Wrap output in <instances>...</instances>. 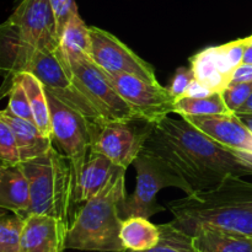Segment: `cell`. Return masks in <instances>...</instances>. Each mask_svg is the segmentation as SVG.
Listing matches in <instances>:
<instances>
[{
  "label": "cell",
  "instance_id": "obj_1",
  "mask_svg": "<svg viewBox=\"0 0 252 252\" xmlns=\"http://www.w3.org/2000/svg\"><path fill=\"white\" fill-rule=\"evenodd\" d=\"M143 149L179 175L189 194L216 189L230 177L252 176V157L219 144L182 117L154 123Z\"/></svg>",
  "mask_w": 252,
  "mask_h": 252
},
{
  "label": "cell",
  "instance_id": "obj_2",
  "mask_svg": "<svg viewBox=\"0 0 252 252\" xmlns=\"http://www.w3.org/2000/svg\"><path fill=\"white\" fill-rule=\"evenodd\" d=\"M174 224L191 235L199 226H214L252 236V182L230 177L218 187L170 202Z\"/></svg>",
  "mask_w": 252,
  "mask_h": 252
},
{
  "label": "cell",
  "instance_id": "obj_3",
  "mask_svg": "<svg viewBox=\"0 0 252 252\" xmlns=\"http://www.w3.org/2000/svg\"><path fill=\"white\" fill-rule=\"evenodd\" d=\"M126 170L118 167L98 193L84 202L74 216L66 249L80 251L123 252L121 209L126 202Z\"/></svg>",
  "mask_w": 252,
  "mask_h": 252
},
{
  "label": "cell",
  "instance_id": "obj_4",
  "mask_svg": "<svg viewBox=\"0 0 252 252\" xmlns=\"http://www.w3.org/2000/svg\"><path fill=\"white\" fill-rule=\"evenodd\" d=\"M20 167L31 186L30 214H47L71 224L78 208L73 174L65 155L52 148L42 157L20 162Z\"/></svg>",
  "mask_w": 252,
  "mask_h": 252
},
{
  "label": "cell",
  "instance_id": "obj_5",
  "mask_svg": "<svg viewBox=\"0 0 252 252\" xmlns=\"http://www.w3.org/2000/svg\"><path fill=\"white\" fill-rule=\"evenodd\" d=\"M133 164L137 171L135 189L121 209L123 220L129 217H144L149 219L154 214L164 211V207L159 206L157 202L158 193L162 189L176 187L189 194L186 182L161 160L145 149L142 150Z\"/></svg>",
  "mask_w": 252,
  "mask_h": 252
},
{
  "label": "cell",
  "instance_id": "obj_6",
  "mask_svg": "<svg viewBox=\"0 0 252 252\" xmlns=\"http://www.w3.org/2000/svg\"><path fill=\"white\" fill-rule=\"evenodd\" d=\"M65 61L79 90L100 113L102 122L140 121L134 110L116 90L107 74L90 57Z\"/></svg>",
  "mask_w": 252,
  "mask_h": 252
},
{
  "label": "cell",
  "instance_id": "obj_7",
  "mask_svg": "<svg viewBox=\"0 0 252 252\" xmlns=\"http://www.w3.org/2000/svg\"><path fill=\"white\" fill-rule=\"evenodd\" d=\"M47 95L51 107L53 139L58 142L59 147L70 164L76 204L79 180L90 152L91 122L85 116L66 106L52 94L47 93Z\"/></svg>",
  "mask_w": 252,
  "mask_h": 252
},
{
  "label": "cell",
  "instance_id": "obj_8",
  "mask_svg": "<svg viewBox=\"0 0 252 252\" xmlns=\"http://www.w3.org/2000/svg\"><path fill=\"white\" fill-rule=\"evenodd\" d=\"M1 29L26 46L42 51L59 49V34L51 0H20Z\"/></svg>",
  "mask_w": 252,
  "mask_h": 252
},
{
  "label": "cell",
  "instance_id": "obj_9",
  "mask_svg": "<svg viewBox=\"0 0 252 252\" xmlns=\"http://www.w3.org/2000/svg\"><path fill=\"white\" fill-rule=\"evenodd\" d=\"M133 122H91L90 152L100 153L116 166L128 169L142 153L153 128V123L137 127Z\"/></svg>",
  "mask_w": 252,
  "mask_h": 252
},
{
  "label": "cell",
  "instance_id": "obj_10",
  "mask_svg": "<svg viewBox=\"0 0 252 252\" xmlns=\"http://www.w3.org/2000/svg\"><path fill=\"white\" fill-rule=\"evenodd\" d=\"M108 78L140 121L154 125L170 113H175L174 100L160 83H153L132 74H113Z\"/></svg>",
  "mask_w": 252,
  "mask_h": 252
},
{
  "label": "cell",
  "instance_id": "obj_11",
  "mask_svg": "<svg viewBox=\"0 0 252 252\" xmlns=\"http://www.w3.org/2000/svg\"><path fill=\"white\" fill-rule=\"evenodd\" d=\"M90 42V58L107 75L132 74L159 83L154 68L110 32L91 26Z\"/></svg>",
  "mask_w": 252,
  "mask_h": 252
},
{
  "label": "cell",
  "instance_id": "obj_12",
  "mask_svg": "<svg viewBox=\"0 0 252 252\" xmlns=\"http://www.w3.org/2000/svg\"><path fill=\"white\" fill-rule=\"evenodd\" d=\"M182 118L228 149L252 157V130L239 116H186Z\"/></svg>",
  "mask_w": 252,
  "mask_h": 252
},
{
  "label": "cell",
  "instance_id": "obj_13",
  "mask_svg": "<svg viewBox=\"0 0 252 252\" xmlns=\"http://www.w3.org/2000/svg\"><path fill=\"white\" fill-rule=\"evenodd\" d=\"M69 226L57 217L31 213L25 218L20 252H63Z\"/></svg>",
  "mask_w": 252,
  "mask_h": 252
},
{
  "label": "cell",
  "instance_id": "obj_14",
  "mask_svg": "<svg viewBox=\"0 0 252 252\" xmlns=\"http://www.w3.org/2000/svg\"><path fill=\"white\" fill-rule=\"evenodd\" d=\"M189 62L196 80L212 93H221L230 84L234 68L224 56L220 46L203 49Z\"/></svg>",
  "mask_w": 252,
  "mask_h": 252
},
{
  "label": "cell",
  "instance_id": "obj_15",
  "mask_svg": "<svg viewBox=\"0 0 252 252\" xmlns=\"http://www.w3.org/2000/svg\"><path fill=\"white\" fill-rule=\"evenodd\" d=\"M31 186L20 164L0 166V207L26 218L31 209Z\"/></svg>",
  "mask_w": 252,
  "mask_h": 252
},
{
  "label": "cell",
  "instance_id": "obj_16",
  "mask_svg": "<svg viewBox=\"0 0 252 252\" xmlns=\"http://www.w3.org/2000/svg\"><path fill=\"white\" fill-rule=\"evenodd\" d=\"M0 120L5 121L11 128L19 147L21 162L42 157L53 148V138L44 135L32 121L24 120L12 115L6 108L0 112Z\"/></svg>",
  "mask_w": 252,
  "mask_h": 252
},
{
  "label": "cell",
  "instance_id": "obj_17",
  "mask_svg": "<svg viewBox=\"0 0 252 252\" xmlns=\"http://www.w3.org/2000/svg\"><path fill=\"white\" fill-rule=\"evenodd\" d=\"M192 235L197 252H252V236L214 226H199Z\"/></svg>",
  "mask_w": 252,
  "mask_h": 252
},
{
  "label": "cell",
  "instance_id": "obj_18",
  "mask_svg": "<svg viewBox=\"0 0 252 252\" xmlns=\"http://www.w3.org/2000/svg\"><path fill=\"white\" fill-rule=\"evenodd\" d=\"M117 169L118 166H116L105 155L96 152H89L76 192L78 209L79 206L98 193L108 184Z\"/></svg>",
  "mask_w": 252,
  "mask_h": 252
},
{
  "label": "cell",
  "instance_id": "obj_19",
  "mask_svg": "<svg viewBox=\"0 0 252 252\" xmlns=\"http://www.w3.org/2000/svg\"><path fill=\"white\" fill-rule=\"evenodd\" d=\"M120 236L126 251L149 250L159 243L160 228L144 217H129L122 221Z\"/></svg>",
  "mask_w": 252,
  "mask_h": 252
},
{
  "label": "cell",
  "instance_id": "obj_20",
  "mask_svg": "<svg viewBox=\"0 0 252 252\" xmlns=\"http://www.w3.org/2000/svg\"><path fill=\"white\" fill-rule=\"evenodd\" d=\"M22 85L29 97L30 106L33 113L34 123L44 135L53 138V127H52L51 107L48 102V95L43 84L31 73H19Z\"/></svg>",
  "mask_w": 252,
  "mask_h": 252
},
{
  "label": "cell",
  "instance_id": "obj_21",
  "mask_svg": "<svg viewBox=\"0 0 252 252\" xmlns=\"http://www.w3.org/2000/svg\"><path fill=\"white\" fill-rule=\"evenodd\" d=\"M90 27L75 15L64 26L59 37V49L65 59L90 57Z\"/></svg>",
  "mask_w": 252,
  "mask_h": 252
},
{
  "label": "cell",
  "instance_id": "obj_22",
  "mask_svg": "<svg viewBox=\"0 0 252 252\" xmlns=\"http://www.w3.org/2000/svg\"><path fill=\"white\" fill-rule=\"evenodd\" d=\"M175 113L181 117L233 115L226 107L220 93H213L208 96H203V97L185 96L175 102Z\"/></svg>",
  "mask_w": 252,
  "mask_h": 252
},
{
  "label": "cell",
  "instance_id": "obj_23",
  "mask_svg": "<svg viewBox=\"0 0 252 252\" xmlns=\"http://www.w3.org/2000/svg\"><path fill=\"white\" fill-rule=\"evenodd\" d=\"M160 228V240L154 248L144 251H127V252H197L192 241V235L187 234L174 221L161 224Z\"/></svg>",
  "mask_w": 252,
  "mask_h": 252
},
{
  "label": "cell",
  "instance_id": "obj_24",
  "mask_svg": "<svg viewBox=\"0 0 252 252\" xmlns=\"http://www.w3.org/2000/svg\"><path fill=\"white\" fill-rule=\"evenodd\" d=\"M25 218L12 213L1 214L0 220V252H20Z\"/></svg>",
  "mask_w": 252,
  "mask_h": 252
},
{
  "label": "cell",
  "instance_id": "obj_25",
  "mask_svg": "<svg viewBox=\"0 0 252 252\" xmlns=\"http://www.w3.org/2000/svg\"><path fill=\"white\" fill-rule=\"evenodd\" d=\"M6 94H9V102H7L6 110L10 111L12 115L17 116V117L34 122L33 113H32L31 106H30L29 102V97H27V94L25 91V88L22 85L21 78H20L19 74L14 76Z\"/></svg>",
  "mask_w": 252,
  "mask_h": 252
},
{
  "label": "cell",
  "instance_id": "obj_26",
  "mask_svg": "<svg viewBox=\"0 0 252 252\" xmlns=\"http://www.w3.org/2000/svg\"><path fill=\"white\" fill-rule=\"evenodd\" d=\"M0 160H1L0 166L2 167L16 166L21 162L19 147L14 133L9 125L2 120H0Z\"/></svg>",
  "mask_w": 252,
  "mask_h": 252
},
{
  "label": "cell",
  "instance_id": "obj_27",
  "mask_svg": "<svg viewBox=\"0 0 252 252\" xmlns=\"http://www.w3.org/2000/svg\"><path fill=\"white\" fill-rule=\"evenodd\" d=\"M251 93L252 83H230L220 94L226 107L233 115H235L250 97Z\"/></svg>",
  "mask_w": 252,
  "mask_h": 252
},
{
  "label": "cell",
  "instance_id": "obj_28",
  "mask_svg": "<svg viewBox=\"0 0 252 252\" xmlns=\"http://www.w3.org/2000/svg\"><path fill=\"white\" fill-rule=\"evenodd\" d=\"M194 79L196 78H194V73L192 68L180 66V68L176 69L171 81H170V85L166 88L174 102L187 96Z\"/></svg>",
  "mask_w": 252,
  "mask_h": 252
},
{
  "label": "cell",
  "instance_id": "obj_29",
  "mask_svg": "<svg viewBox=\"0 0 252 252\" xmlns=\"http://www.w3.org/2000/svg\"><path fill=\"white\" fill-rule=\"evenodd\" d=\"M51 5L54 12V17H56L58 34L61 37L62 31H63L64 26L68 24L69 20L79 14L78 5H76L75 0H51Z\"/></svg>",
  "mask_w": 252,
  "mask_h": 252
},
{
  "label": "cell",
  "instance_id": "obj_30",
  "mask_svg": "<svg viewBox=\"0 0 252 252\" xmlns=\"http://www.w3.org/2000/svg\"><path fill=\"white\" fill-rule=\"evenodd\" d=\"M230 83H252V64L243 63L234 69Z\"/></svg>",
  "mask_w": 252,
  "mask_h": 252
},
{
  "label": "cell",
  "instance_id": "obj_31",
  "mask_svg": "<svg viewBox=\"0 0 252 252\" xmlns=\"http://www.w3.org/2000/svg\"><path fill=\"white\" fill-rule=\"evenodd\" d=\"M211 94H213V93H212L209 89H207L206 86H203L201 83H198V81L194 79L193 83H192V85H191V88H189L187 96H193V97H203V96H208V95H211Z\"/></svg>",
  "mask_w": 252,
  "mask_h": 252
},
{
  "label": "cell",
  "instance_id": "obj_32",
  "mask_svg": "<svg viewBox=\"0 0 252 252\" xmlns=\"http://www.w3.org/2000/svg\"><path fill=\"white\" fill-rule=\"evenodd\" d=\"M236 116H245V115H252V93L250 95V97L248 98L245 103L241 106L240 110L235 113Z\"/></svg>",
  "mask_w": 252,
  "mask_h": 252
},
{
  "label": "cell",
  "instance_id": "obj_33",
  "mask_svg": "<svg viewBox=\"0 0 252 252\" xmlns=\"http://www.w3.org/2000/svg\"><path fill=\"white\" fill-rule=\"evenodd\" d=\"M243 63L252 64V46H248V48H246L245 54H244Z\"/></svg>",
  "mask_w": 252,
  "mask_h": 252
},
{
  "label": "cell",
  "instance_id": "obj_34",
  "mask_svg": "<svg viewBox=\"0 0 252 252\" xmlns=\"http://www.w3.org/2000/svg\"><path fill=\"white\" fill-rule=\"evenodd\" d=\"M239 117L243 120V122L248 126L249 128L252 130V115H245V116H239Z\"/></svg>",
  "mask_w": 252,
  "mask_h": 252
},
{
  "label": "cell",
  "instance_id": "obj_35",
  "mask_svg": "<svg viewBox=\"0 0 252 252\" xmlns=\"http://www.w3.org/2000/svg\"><path fill=\"white\" fill-rule=\"evenodd\" d=\"M246 38H248V43H249V46H252V34H251V36L246 37Z\"/></svg>",
  "mask_w": 252,
  "mask_h": 252
}]
</instances>
